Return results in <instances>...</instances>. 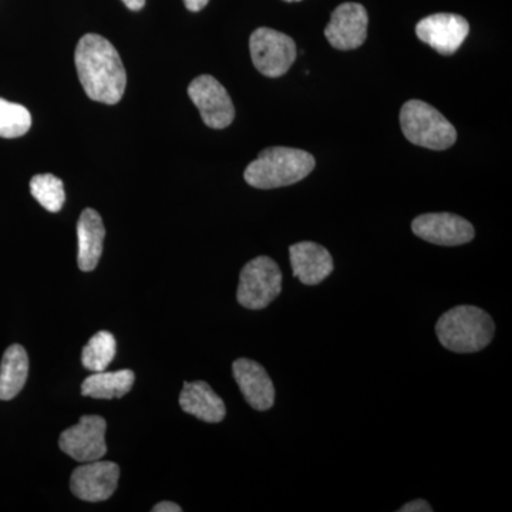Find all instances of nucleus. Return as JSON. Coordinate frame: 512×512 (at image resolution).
<instances>
[{
	"instance_id": "f257e3e1",
	"label": "nucleus",
	"mask_w": 512,
	"mask_h": 512,
	"mask_svg": "<svg viewBox=\"0 0 512 512\" xmlns=\"http://www.w3.org/2000/svg\"><path fill=\"white\" fill-rule=\"evenodd\" d=\"M77 74L87 96L99 103H119L127 86V74L119 52L106 37L84 35L74 52Z\"/></svg>"
},
{
	"instance_id": "f03ea898",
	"label": "nucleus",
	"mask_w": 512,
	"mask_h": 512,
	"mask_svg": "<svg viewBox=\"0 0 512 512\" xmlns=\"http://www.w3.org/2000/svg\"><path fill=\"white\" fill-rule=\"evenodd\" d=\"M316 161L308 151L271 147L261 151L245 170V181L258 190H274L305 180L315 170Z\"/></svg>"
},
{
	"instance_id": "7ed1b4c3",
	"label": "nucleus",
	"mask_w": 512,
	"mask_h": 512,
	"mask_svg": "<svg viewBox=\"0 0 512 512\" xmlns=\"http://www.w3.org/2000/svg\"><path fill=\"white\" fill-rule=\"evenodd\" d=\"M437 338L454 353H476L487 348L495 335L494 320L477 306L461 305L437 320Z\"/></svg>"
},
{
	"instance_id": "20e7f679",
	"label": "nucleus",
	"mask_w": 512,
	"mask_h": 512,
	"mask_svg": "<svg viewBox=\"0 0 512 512\" xmlns=\"http://www.w3.org/2000/svg\"><path fill=\"white\" fill-rule=\"evenodd\" d=\"M400 124L404 137L414 146L443 151L454 146L457 140L453 124L439 110L421 100H410L403 104Z\"/></svg>"
},
{
	"instance_id": "39448f33",
	"label": "nucleus",
	"mask_w": 512,
	"mask_h": 512,
	"mask_svg": "<svg viewBox=\"0 0 512 512\" xmlns=\"http://www.w3.org/2000/svg\"><path fill=\"white\" fill-rule=\"evenodd\" d=\"M282 272L274 259L258 256L242 268L237 299L251 311L268 308L281 295Z\"/></svg>"
},
{
	"instance_id": "423d86ee",
	"label": "nucleus",
	"mask_w": 512,
	"mask_h": 512,
	"mask_svg": "<svg viewBox=\"0 0 512 512\" xmlns=\"http://www.w3.org/2000/svg\"><path fill=\"white\" fill-rule=\"evenodd\" d=\"M249 50L256 70L272 79L288 73L296 60L292 37L274 29H256L249 39Z\"/></svg>"
},
{
	"instance_id": "0eeeda50",
	"label": "nucleus",
	"mask_w": 512,
	"mask_h": 512,
	"mask_svg": "<svg viewBox=\"0 0 512 512\" xmlns=\"http://www.w3.org/2000/svg\"><path fill=\"white\" fill-rule=\"evenodd\" d=\"M188 96L200 110L205 126L224 130L235 119V107L231 97L220 82L210 74H202L188 86Z\"/></svg>"
},
{
	"instance_id": "6e6552de",
	"label": "nucleus",
	"mask_w": 512,
	"mask_h": 512,
	"mask_svg": "<svg viewBox=\"0 0 512 512\" xmlns=\"http://www.w3.org/2000/svg\"><path fill=\"white\" fill-rule=\"evenodd\" d=\"M106 430L103 417L83 416L79 423L60 434V450L82 463L101 460L107 453Z\"/></svg>"
},
{
	"instance_id": "1a4fd4ad",
	"label": "nucleus",
	"mask_w": 512,
	"mask_h": 512,
	"mask_svg": "<svg viewBox=\"0 0 512 512\" xmlns=\"http://www.w3.org/2000/svg\"><path fill=\"white\" fill-rule=\"evenodd\" d=\"M119 478L120 467L113 461H90L73 471L70 490L80 500L100 503L116 493Z\"/></svg>"
},
{
	"instance_id": "9d476101",
	"label": "nucleus",
	"mask_w": 512,
	"mask_h": 512,
	"mask_svg": "<svg viewBox=\"0 0 512 512\" xmlns=\"http://www.w3.org/2000/svg\"><path fill=\"white\" fill-rule=\"evenodd\" d=\"M414 235L441 247H458L468 244L476 237L473 225L463 217L450 212L424 214L412 222Z\"/></svg>"
},
{
	"instance_id": "9b49d317",
	"label": "nucleus",
	"mask_w": 512,
	"mask_h": 512,
	"mask_svg": "<svg viewBox=\"0 0 512 512\" xmlns=\"http://www.w3.org/2000/svg\"><path fill=\"white\" fill-rule=\"evenodd\" d=\"M470 32V25L463 16L454 13H436L421 19L416 35L421 42L433 47L437 53L451 56L460 49Z\"/></svg>"
},
{
	"instance_id": "f8f14e48",
	"label": "nucleus",
	"mask_w": 512,
	"mask_h": 512,
	"mask_svg": "<svg viewBox=\"0 0 512 512\" xmlns=\"http://www.w3.org/2000/svg\"><path fill=\"white\" fill-rule=\"evenodd\" d=\"M369 16L360 3H342L330 16L325 36L330 46L338 50L359 49L366 42Z\"/></svg>"
},
{
	"instance_id": "ddd939ff",
	"label": "nucleus",
	"mask_w": 512,
	"mask_h": 512,
	"mask_svg": "<svg viewBox=\"0 0 512 512\" xmlns=\"http://www.w3.org/2000/svg\"><path fill=\"white\" fill-rule=\"evenodd\" d=\"M235 382L252 409L266 412L275 403V386L265 367L251 359L235 360L232 365Z\"/></svg>"
},
{
	"instance_id": "4468645a",
	"label": "nucleus",
	"mask_w": 512,
	"mask_h": 512,
	"mask_svg": "<svg viewBox=\"0 0 512 512\" xmlns=\"http://www.w3.org/2000/svg\"><path fill=\"white\" fill-rule=\"evenodd\" d=\"M293 276L303 285L315 286L333 272V258L330 252L316 242L303 241L289 248Z\"/></svg>"
},
{
	"instance_id": "2eb2a0df",
	"label": "nucleus",
	"mask_w": 512,
	"mask_h": 512,
	"mask_svg": "<svg viewBox=\"0 0 512 512\" xmlns=\"http://www.w3.org/2000/svg\"><path fill=\"white\" fill-rule=\"evenodd\" d=\"M77 238H79V268L83 272H92L99 265L101 254H103L104 238L106 228L100 214L92 208H87L80 215L77 222Z\"/></svg>"
},
{
	"instance_id": "dca6fc26",
	"label": "nucleus",
	"mask_w": 512,
	"mask_h": 512,
	"mask_svg": "<svg viewBox=\"0 0 512 512\" xmlns=\"http://www.w3.org/2000/svg\"><path fill=\"white\" fill-rule=\"evenodd\" d=\"M180 406L185 413L205 423H221L227 414L224 400L212 390L210 384L201 380L184 383L183 392L180 394Z\"/></svg>"
},
{
	"instance_id": "f3484780",
	"label": "nucleus",
	"mask_w": 512,
	"mask_h": 512,
	"mask_svg": "<svg viewBox=\"0 0 512 512\" xmlns=\"http://www.w3.org/2000/svg\"><path fill=\"white\" fill-rule=\"evenodd\" d=\"M29 375V357L25 348L12 345L0 363V400L15 399L25 387Z\"/></svg>"
},
{
	"instance_id": "a211bd4d",
	"label": "nucleus",
	"mask_w": 512,
	"mask_h": 512,
	"mask_svg": "<svg viewBox=\"0 0 512 512\" xmlns=\"http://www.w3.org/2000/svg\"><path fill=\"white\" fill-rule=\"evenodd\" d=\"M134 382L136 375L128 369L119 372H94L84 380L82 394L93 399H120L133 389Z\"/></svg>"
},
{
	"instance_id": "6ab92c4d",
	"label": "nucleus",
	"mask_w": 512,
	"mask_h": 512,
	"mask_svg": "<svg viewBox=\"0 0 512 512\" xmlns=\"http://www.w3.org/2000/svg\"><path fill=\"white\" fill-rule=\"evenodd\" d=\"M117 343L110 332L96 333L92 339L84 346L82 353V363L87 370L92 372H103L109 367L116 357Z\"/></svg>"
},
{
	"instance_id": "aec40b11",
	"label": "nucleus",
	"mask_w": 512,
	"mask_h": 512,
	"mask_svg": "<svg viewBox=\"0 0 512 512\" xmlns=\"http://www.w3.org/2000/svg\"><path fill=\"white\" fill-rule=\"evenodd\" d=\"M30 192L33 198L49 212H59L66 201L63 181L53 174L35 175L30 180Z\"/></svg>"
},
{
	"instance_id": "412c9836",
	"label": "nucleus",
	"mask_w": 512,
	"mask_h": 512,
	"mask_svg": "<svg viewBox=\"0 0 512 512\" xmlns=\"http://www.w3.org/2000/svg\"><path fill=\"white\" fill-rule=\"evenodd\" d=\"M30 127H32V116L26 107L0 99V137H22L28 133Z\"/></svg>"
},
{
	"instance_id": "4be33fe9",
	"label": "nucleus",
	"mask_w": 512,
	"mask_h": 512,
	"mask_svg": "<svg viewBox=\"0 0 512 512\" xmlns=\"http://www.w3.org/2000/svg\"><path fill=\"white\" fill-rule=\"evenodd\" d=\"M433 508L430 507V504L424 500H416L412 501V503L404 504L402 508H400L399 512H431Z\"/></svg>"
},
{
	"instance_id": "5701e85b",
	"label": "nucleus",
	"mask_w": 512,
	"mask_h": 512,
	"mask_svg": "<svg viewBox=\"0 0 512 512\" xmlns=\"http://www.w3.org/2000/svg\"><path fill=\"white\" fill-rule=\"evenodd\" d=\"M154 512H181L183 508L180 505L171 503V501H163V503L157 504L153 508Z\"/></svg>"
},
{
	"instance_id": "b1692460",
	"label": "nucleus",
	"mask_w": 512,
	"mask_h": 512,
	"mask_svg": "<svg viewBox=\"0 0 512 512\" xmlns=\"http://www.w3.org/2000/svg\"><path fill=\"white\" fill-rule=\"evenodd\" d=\"M185 8L190 10V12H200V10L204 9L205 6L208 5L210 0H183Z\"/></svg>"
},
{
	"instance_id": "393cba45",
	"label": "nucleus",
	"mask_w": 512,
	"mask_h": 512,
	"mask_svg": "<svg viewBox=\"0 0 512 512\" xmlns=\"http://www.w3.org/2000/svg\"><path fill=\"white\" fill-rule=\"evenodd\" d=\"M123 3L133 12H138L146 6V0H123Z\"/></svg>"
},
{
	"instance_id": "a878e982",
	"label": "nucleus",
	"mask_w": 512,
	"mask_h": 512,
	"mask_svg": "<svg viewBox=\"0 0 512 512\" xmlns=\"http://www.w3.org/2000/svg\"><path fill=\"white\" fill-rule=\"evenodd\" d=\"M285 2H289V3H291V2H302V0H285Z\"/></svg>"
}]
</instances>
